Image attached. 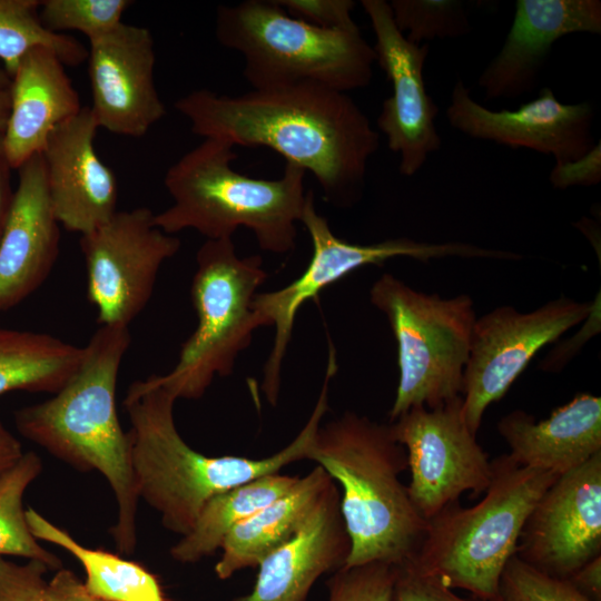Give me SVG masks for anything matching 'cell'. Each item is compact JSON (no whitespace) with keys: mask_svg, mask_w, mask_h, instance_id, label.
<instances>
[{"mask_svg":"<svg viewBox=\"0 0 601 601\" xmlns=\"http://www.w3.org/2000/svg\"><path fill=\"white\" fill-rule=\"evenodd\" d=\"M293 18L324 30L359 29L352 18V0H276Z\"/></svg>","mask_w":601,"mask_h":601,"instance_id":"34","label":"cell"},{"mask_svg":"<svg viewBox=\"0 0 601 601\" xmlns=\"http://www.w3.org/2000/svg\"><path fill=\"white\" fill-rule=\"evenodd\" d=\"M48 570L37 560L19 564L0 556V601H42Z\"/></svg>","mask_w":601,"mask_h":601,"instance_id":"35","label":"cell"},{"mask_svg":"<svg viewBox=\"0 0 601 601\" xmlns=\"http://www.w3.org/2000/svg\"><path fill=\"white\" fill-rule=\"evenodd\" d=\"M191 303L197 326L177 364L149 380L176 400L200 398L216 376H228L257 329L252 304L267 273L259 256L239 257L233 238L206 240L196 255Z\"/></svg>","mask_w":601,"mask_h":601,"instance_id":"9","label":"cell"},{"mask_svg":"<svg viewBox=\"0 0 601 601\" xmlns=\"http://www.w3.org/2000/svg\"><path fill=\"white\" fill-rule=\"evenodd\" d=\"M10 77L3 68H0V89H9Z\"/></svg>","mask_w":601,"mask_h":601,"instance_id":"43","label":"cell"},{"mask_svg":"<svg viewBox=\"0 0 601 601\" xmlns=\"http://www.w3.org/2000/svg\"><path fill=\"white\" fill-rule=\"evenodd\" d=\"M396 574L386 562L344 565L327 582L328 601H392Z\"/></svg>","mask_w":601,"mask_h":601,"instance_id":"33","label":"cell"},{"mask_svg":"<svg viewBox=\"0 0 601 601\" xmlns=\"http://www.w3.org/2000/svg\"><path fill=\"white\" fill-rule=\"evenodd\" d=\"M132 3L130 0H43L39 4V18L51 32L78 31L91 40L118 27Z\"/></svg>","mask_w":601,"mask_h":601,"instance_id":"31","label":"cell"},{"mask_svg":"<svg viewBox=\"0 0 601 601\" xmlns=\"http://www.w3.org/2000/svg\"><path fill=\"white\" fill-rule=\"evenodd\" d=\"M307 460L342 487L339 508L351 540L346 566L376 561L401 565L413 559L427 521L401 481L407 456L390 424L345 412L319 425Z\"/></svg>","mask_w":601,"mask_h":601,"instance_id":"4","label":"cell"},{"mask_svg":"<svg viewBox=\"0 0 601 601\" xmlns=\"http://www.w3.org/2000/svg\"><path fill=\"white\" fill-rule=\"evenodd\" d=\"M593 601H601V555L587 562L568 578Z\"/></svg>","mask_w":601,"mask_h":601,"instance_id":"39","label":"cell"},{"mask_svg":"<svg viewBox=\"0 0 601 601\" xmlns=\"http://www.w3.org/2000/svg\"><path fill=\"white\" fill-rule=\"evenodd\" d=\"M154 216L148 207L117 210L80 235L87 297L100 325L129 327L148 304L160 267L180 248L179 238L156 226Z\"/></svg>","mask_w":601,"mask_h":601,"instance_id":"11","label":"cell"},{"mask_svg":"<svg viewBox=\"0 0 601 601\" xmlns=\"http://www.w3.org/2000/svg\"><path fill=\"white\" fill-rule=\"evenodd\" d=\"M361 4L375 36V62L392 87L376 125L385 135L388 148L400 157V173L412 177L442 142L435 125L439 107L426 91L423 76L430 46L415 45L405 38L387 1L362 0Z\"/></svg>","mask_w":601,"mask_h":601,"instance_id":"14","label":"cell"},{"mask_svg":"<svg viewBox=\"0 0 601 601\" xmlns=\"http://www.w3.org/2000/svg\"><path fill=\"white\" fill-rule=\"evenodd\" d=\"M392 601H472L405 562L397 565Z\"/></svg>","mask_w":601,"mask_h":601,"instance_id":"36","label":"cell"},{"mask_svg":"<svg viewBox=\"0 0 601 601\" xmlns=\"http://www.w3.org/2000/svg\"><path fill=\"white\" fill-rule=\"evenodd\" d=\"M299 223L306 228L313 245V255L306 269L283 288L257 293L252 304L257 327L275 328L262 383V390L272 405H276L278 400L282 365L292 338L296 314L305 302L316 298L329 285L361 267L382 265L396 257H410L421 262L444 257L505 258L503 250L460 242L424 243L398 237L370 245L348 243L337 237L328 220L316 210L312 190L307 193Z\"/></svg>","mask_w":601,"mask_h":601,"instance_id":"10","label":"cell"},{"mask_svg":"<svg viewBox=\"0 0 601 601\" xmlns=\"http://www.w3.org/2000/svg\"><path fill=\"white\" fill-rule=\"evenodd\" d=\"M497 601H593L568 578L546 573L516 554L508 562L499 587Z\"/></svg>","mask_w":601,"mask_h":601,"instance_id":"32","label":"cell"},{"mask_svg":"<svg viewBox=\"0 0 601 601\" xmlns=\"http://www.w3.org/2000/svg\"><path fill=\"white\" fill-rule=\"evenodd\" d=\"M593 308L591 302L561 296L530 313L506 305L476 317L461 393L463 417L473 434L485 410L506 394L532 357Z\"/></svg>","mask_w":601,"mask_h":601,"instance_id":"12","label":"cell"},{"mask_svg":"<svg viewBox=\"0 0 601 601\" xmlns=\"http://www.w3.org/2000/svg\"><path fill=\"white\" fill-rule=\"evenodd\" d=\"M390 427L406 452L408 495L426 521L464 492L479 495L487 489L492 461L464 421L461 396L432 408L412 407Z\"/></svg>","mask_w":601,"mask_h":601,"instance_id":"13","label":"cell"},{"mask_svg":"<svg viewBox=\"0 0 601 601\" xmlns=\"http://www.w3.org/2000/svg\"><path fill=\"white\" fill-rule=\"evenodd\" d=\"M10 110L9 89H0V135L3 132Z\"/></svg>","mask_w":601,"mask_h":601,"instance_id":"42","label":"cell"},{"mask_svg":"<svg viewBox=\"0 0 601 601\" xmlns=\"http://www.w3.org/2000/svg\"><path fill=\"white\" fill-rule=\"evenodd\" d=\"M333 483L317 465L298 477L288 492L236 524L220 546L216 575L226 580L245 568L258 566L295 535Z\"/></svg>","mask_w":601,"mask_h":601,"instance_id":"24","label":"cell"},{"mask_svg":"<svg viewBox=\"0 0 601 601\" xmlns=\"http://www.w3.org/2000/svg\"><path fill=\"white\" fill-rule=\"evenodd\" d=\"M397 344L398 384L390 421L415 406L436 407L461 396L472 331L473 299L443 298L383 274L370 290Z\"/></svg>","mask_w":601,"mask_h":601,"instance_id":"8","label":"cell"},{"mask_svg":"<svg viewBox=\"0 0 601 601\" xmlns=\"http://www.w3.org/2000/svg\"><path fill=\"white\" fill-rule=\"evenodd\" d=\"M10 110L1 144L11 168L41 154L50 134L81 109L66 66L49 48L28 51L10 77Z\"/></svg>","mask_w":601,"mask_h":601,"instance_id":"21","label":"cell"},{"mask_svg":"<svg viewBox=\"0 0 601 601\" xmlns=\"http://www.w3.org/2000/svg\"><path fill=\"white\" fill-rule=\"evenodd\" d=\"M190 130L234 147H264L314 176L325 199L349 206L362 195L380 134L347 92L314 82L238 96L193 90L175 101Z\"/></svg>","mask_w":601,"mask_h":601,"instance_id":"1","label":"cell"},{"mask_svg":"<svg viewBox=\"0 0 601 601\" xmlns=\"http://www.w3.org/2000/svg\"><path fill=\"white\" fill-rule=\"evenodd\" d=\"M42 601H104L91 595L70 570L60 568L46 582Z\"/></svg>","mask_w":601,"mask_h":601,"instance_id":"38","label":"cell"},{"mask_svg":"<svg viewBox=\"0 0 601 601\" xmlns=\"http://www.w3.org/2000/svg\"><path fill=\"white\" fill-rule=\"evenodd\" d=\"M329 381L326 375L314 410L297 436L264 459L207 456L195 451L177 430L175 396L149 377L134 382L124 406L131 424L128 439L139 500L159 513L165 529L183 536L213 496L307 460L328 410Z\"/></svg>","mask_w":601,"mask_h":601,"instance_id":"3","label":"cell"},{"mask_svg":"<svg viewBox=\"0 0 601 601\" xmlns=\"http://www.w3.org/2000/svg\"><path fill=\"white\" fill-rule=\"evenodd\" d=\"M10 166L4 157L0 135V236L10 209L13 191L10 188Z\"/></svg>","mask_w":601,"mask_h":601,"instance_id":"41","label":"cell"},{"mask_svg":"<svg viewBox=\"0 0 601 601\" xmlns=\"http://www.w3.org/2000/svg\"><path fill=\"white\" fill-rule=\"evenodd\" d=\"M504 43L479 77L486 99L534 90L553 45L572 33H601L600 0H518Z\"/></svg>","mask_w":601,"mask_h":601,"instance_id":"19","label":"cell"},{"mask_svg":"<svg viewBox=\"0 0 601 601\" xmlns=\"http://www.w3.org/2000/svg\"><path fill=\"white\" fill-rule=\"evenodd\" d=\"M515 554L559 578H570L601 555V453L559 475L545 490Z\"/></svg>","mask_w":601,"mask_h":601,"instance_id":"15","label":"cell"},{"mask_svg":"<svg viewBox=\"0 0 601 601\" xmlns=\"http://www.w3.org/2000/svg\"><path fill=\"white\" fill-rule=\"evenodd\" d=\"M82 356L83 347L49 334L0 328V395L12 391L55 394Z\"/></svg>","mask_w":601,"mask_h":601,"instance_id":"25","label":"cell"},{"mask_svg":"<svg viewBox=\"0 0 601 601\" xmlns=\"http://www.w3.org/2000/svg\"><path fill=\"white\" fill-rule=\"evenodd\" d=\"M394 22L415 45L459 38L471 31L465 3L459 0H392Z\"/></svg>","mask_w":601,"mask_h":601,"instance_id":"30","label":"cell"},{"mask_svg":"<svg viewBox=\"0 0 601 601\" xmlns=\"http://www.w3.org/2000/svg\"><path fill=\"white\" fill-rule=\"evenodd\" d=\"M558 476L520 465L509 455L495 459L482 500L470 508L454 502L430 519L407 562L479 601H497L502 573L516 553L524 524Z\"/></svg>","mask_w":601,"mask_h":601,"instance_id":"6","label":"cell"},{"mask_svg":"<svg viewBox=\"0 0 601 601\" xmlns=\"http://www.w3.org/2000/svg\"><path fill=\"white\" fill-rule=\"evenodd\" d=\"M89 106L58 126L41 151L50 203L58 223L87 234L117 213L115 173L95 147L98 130Z\"/></svg>","mask_w":601,"mask_h":601,"instance_id":"18","label":"cell"},{"mask_svg":"<svg viewBox=\"0 0 601 601\" xmlns=\"http://www.w3.org/2000/svg\"><path fill=\"white\" fill-rule=\"evenodd\" d=\"M23 453L20 441L0 420V479L17 464Z\"/></svg>","mask_w":601,"mask_h":601,"instance_id":"40","label":"cell"},{"mask_svg":"<svg viewBox=\"0 0 601 601\" xmlns=\"http://www.w3.org/2000/svg\"><path fill=\"white\" fill-rule=\"evenodd\" d=\"M297 480L278 472L213 496L191 530L171 546V558L180 563H195L214 554L236 524L288 492Z\"/></svg>","mask_w":601,"mask_h":601,"instance_id":"27","label":"cell"},{"mask_svg":"<svg viewBox=\"0 0 601 601\" xmlns=\"http://www.w3.org/2000/svg\"><path fill=\"white\" fill-rule=\"evenodd\" d=\"M234 148L206 138L175 161L164 177L173 204L155 214V225L170 235L194 229L206 240L233 238L244 227L260 249L289 253L307 198L306 171L285 162L277 179L253 178L234 169Z\"/></svg>","mask_w":601,"mask_h":601,"instance_id":"5","label":"cell"},{"mask_svg":"<svg viewBox=\"0 0 601 601\" xmlns=\"http://www.w3.org/2000/svg\"><path fill=\"white\" fill-rule=\"evenodd\" d=\"M339 500L333 483L295 535L258 564L253 590L234 601H305L321 575L344 566L351 540Z\"/></svg>","mask_w":601,"mask_h":601,"instance_id":"22","label":"cell"},{"mask_svg":"<svg viewBox=\"0 0 601 601\" xmlns=\"http://www.w3.org/2000/svg\"><path fill=\"white\" fill-rule=\"evenodd\" d=\"M593 108L589 101L563 104L544 87L514 110H491L477 102L463 80L453 86L446 117L462 134L510 148L553 156L555 164L584 156L594 145Z\"/></svg>","mask_w":601,"mask_h":601,"instance_id":"16","label":"cell"},{"mask_svg":"<svg viewBox=\"0 0 601 601\" xmlns=\"http://www.w3.org/2000/svg\"><path fill=\"white\" fill-rule=\"evenodd\" d=\"M130 342L129 327L100 325L68 382L49 400L14 413L24 439L79 471H97L106 479L117 503L111 536L124 554L137 545L139 502L128 433L116 410L117 378Z\"/></svg>","mask_w":601,"mask_h":601,"instance_id":"2","label":"cell"},{"mask_svg":"<svg viewBox=\"0 0 601 601\" xmlns=\"http://www.w3.org/2000/svg\"><path fill=\"white\" fill-rule=\"evenodd\" d=\"M41 472L40 456L29 451L0 479V556L37 560L57 571L60 559L33 536L23 508L24 493Z\"/></svg>","mask_w":601,"mask_h":601,"instance_id":"29","label":"cell"},{"mask_svg":"<svg viewBox=\"0 0 601 601\" xmlns=\"http://www.w3.org/2000/svg\"><path fill=\"white\" fill-rule=\"evenodd\" d=\"M39 4V0H0V61L9 77L21 58L38 47L55 51L66 67L80 66L88 58V50L75 37L43 27Z\"/></svg>","mask_w":601,"mask_h":601,"instance_id":"28","label":"cell"},{"mask_svg":"<svg viewBox=\"0 0 601 601\" xmlns=\"http://www.w3.org/2000/svg\"><path fill=\"white\" fill-rule=\"evenodd\" d=\"M18 185L0 236V312L39 288L59 256L60 224L48 195L41 154L18 168Z\"/></svg>","mask_w":601,"mask_h":601,"instance_id":"20","label":"cell"},{"mask_svg":"<svg viewBox=\"0 0 601 601\" xmlns=\"http://www.w3.org/2000/svg\"><path fill=\"white\" fill-rule=\"evenodd\" d=\"M88 41L89 108L98 128L144 137L166 115L155 83L156 51L150 30L121 22Z\"/></svg>","mask_w":601,"mask_h":601,"instance_id":"17","label":"cell"},{"mask_svg":"<svg viewBox=\"0 0 601 601\" xmlns=\"http://www.w3.org/2000/svg\"><path fill=\"white\" fill-rule=\"evenodd\" d=\"M215 35L223 47L240 53L252 89L314 82L348 93L373 78L375 52L359 29L313 27L276 0L219 6Z\"/></svg>","mask_w":601,"mask_h":601,"instance_id":"7","label":"cell"},{"mask_svg":"<svg viewBox=\"0 0 601 601\" xmlns=\"http://www.w3.org/2000/svg\"><path fill=\"white\" fill-rule=\"evenodd\" d=\"M497 431L514 462L562 475L601 453V398L578 394L542 421L515 410L499 421Z\"/></svg>","mask_w":601,"mask_h":601,"instance_id":"23","label":"cell"},{"mask_svg":"<svg viewBox=\"0 0 601 601\" xmlns=\"http://www.w3.org/2000/svg\"><path fill=\"white\" fill-rule=\"evenodd\" d=\"M601 181L600 141L581 158L555 164L550 173V183L554 188L566 189L574 186H594Z\"/></svg>","mask_w":601,"mask_h":601,"instance_id":"37","label":"cell"},{"mask_svg":"<svg viewBox=\"0 0 601 601\" xmlns=\"http://www.w3.org/2000/svg\"><path fill=\"white\" fill-rule=\"evenodd\" d=\"M26 515L37 540L63 549L80 562L86 572L83 584L91 595L104 601H164L158 580L140 564L83 546L32 508Z\"/></svg>","mask_w":601,"mask_h":601,"instance_id":"26","label":"cell"}]
</instances>
